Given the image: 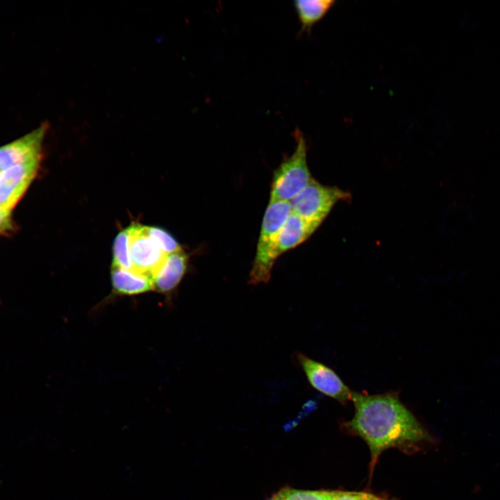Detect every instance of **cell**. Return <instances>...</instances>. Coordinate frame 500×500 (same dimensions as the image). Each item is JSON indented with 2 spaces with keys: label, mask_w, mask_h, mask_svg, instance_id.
<instances>
[{
  "label": "cell",
  "mask_w": 500,
  "mask_h": 500,
  "mask_svg": "<svg viewBox=\"0 0 500 500\" xmlns=\"http://www.w3.org/2000/svg\"><path fill=\"white\" fill-rule=\"evenodd\" d=\"M333 0H297L294 2L299 22L301 32H310L313 26L319 22L333 7Z\"/></svg>",
  "instance_id": "cell-12"
},
{
  "label": "cell",
  "mask_w": 500,
  "mask_h": 500,
  "mask_svg": "<svg viewBox=\"0 0 500 500\" xmlns=\"http://www.w3.org/2000/svg\"><path fill=\"white\" fill-rule=\"evenodd\" d=\"M291 212L289 202H269L265 212L255 258L249 274L251 285L266 283L278 256L279 231Z\"/></svg>",
  "instance_id": "cell-2"
},
{
  "label": "cell",
  "mask_w": 500,
  "mask_h": 500,
  "mask_svg": "<svg viewBox=\"0 0 500 500\" xmlns=\"http://www.w3.org/2000/svg\"><path fill=\"white\" fill-rule=\"evenodd\" d=\"M111 281L117 294L136 295L153 290V284L149 279L113 265Z\"/></svg>",
  "instance_id": "cell-11"
},
{
  "label": "cell",
  "mask_w": 500,
  "mask_h": 500,
  "mask_svg": "<svg viewBox=\"0 0 500 500\" xmlns=\"http://www.w3.org/2000/svg\"><path fill=\"white\" fill-rule=\"evenodd\" d=\"M294 135L296 140L294 152L274 171L269 202H290L314 180L307 163V145L303 133L297 128Z\"/></svg>",
  "instance_id": "cell-3"
},
{
  "label": "cell",
  "mask_w": 500,
  "mask_h": 500,
  "mask_svg": "<svg viewBox=\"0 0 500 500\" xmlns=\"http://www.w3.org/2000/svg\"><path fill=\"white\" fill-rule=\"evenodd\" d=\"M299 215L290 212L278 235V256L306 241L317 228Z\"/></svg>",
  "instance_id": "cell-10"
},
{
  "label": "cell",
  "mask_w": 500,
  "mask_h": 500,
  "mask_svg": "<svg viewBox=\"0 0 500 500\" xmlns=\"http://www.w3.org/2000/svg\"><path fill=\"white\" fill-rule=\"evenodd\" d=\"M10 210L0 208V235H9L16 231Z\"/></svg>",
  "instance_id": "cell-17"
},
{
  "label": "cell",
  "mask_w": 500,
  "mask_h": 500,
  "mask_svg": "<svg viewBox=\"0 0 500 500\" xmlns=\"http://www.w3.org/2000/svg\"><path fill=\"white\" fill-rule=\"evenodd\" d=\"M351 401L355 413L344 426L368 445L371 476L385 450L397 448L412 452L430 439L422 424L394 393L368 394L353 392Z\"/></svg>",
  "instance_id": "cell-1"
},
{
  "label": "cell",
  "mask_w": 500,
  "mask_h": 500,
  "mask_svg": "<svg viewBox=\"0 0 500 500\" xmlns=\"http://www.w3.org/2000/svg\"><path fill=\"white\" fill-rule=\"evenodd\" d=\"M333 500H390L384 497L365 492L338 491Z\"/></svg>",
  "instance_id": "cell-16"
},
{
  "label": "cell",
  "mask_w": 500,
  "mask_h": 500,
  "mask_svg": "<svg viewBox=\"0 0 500 500\" xmlns=\"http://www.w3.org/2000/svg\"><path fill=\"white\" fill-rule=\"evenodd\" d=\"M188 256L182 251L167 255L165 264L153 280V290L162 294L174 291L183 278Z\"/></svg>",
  "instance_id": "cell-9"
},
{
  "label": "cell",
  "mask_w": 500,
  "mask_h": 500,
  "mask_svg": "<svg viewBox=\"0 0 500 500\" xmlns=\"http://www.w3.org/2000/svg\"><path fill=\"white\" fill-rule=\"evenodd\" d=\"M126 228L132 272L153 282L167 255L148 235L145 226L132 224Z\"/></svg>",
  "instance_id": "cell-5"
},
{
  "label": "cell",
  "mask_w": 500,
  "mask_h": 500,
  "mask_svg": "<svg viewBox=\"0 0 500 500\" xmlns=\"http://www.w3.org/2000/svg\"><path fill=\"white\" fill-rule=\"evenodd\" d=\"M47 124L0 147V172L42 153V142L47 130Z\"/></svg>",
  "instance_id": "cell-8"
},
{
  "label": "cell",
  "mask_w": 500,
  "mask_h": 500,
  "mask_svg": "<svg viewBox=\"0 0 500 500\" xmlns=\"http://www.w3.org/2000/svg\"><path fill=\"white\" fill-rule=\"evenodd\" d=\"M296 356L313 388L342 404L351 400L353 392L330 367L301 352Z\"/></svg>",
  "instance_id": "cell-7"
},
{
  "label": "cell",
  "mask_w": 500,
  "mask_h": 500,
  "mask_svg": "<svg viewBox=\"0 0 500 500\" xmlns=\"http://www.w3.org/2000/svg\"><path fill=\"white\" fill-rule=\"evenodd\" d=\"M145 228L148 235L166 255L182 251L181 245L175 238L164 229L147 226Z\"/></svg>",
  "instance_id": "cell-15"
},
{
  "label": "cell",
  "mask_w": 500,
  "mask_h": 500,
  "mask_svg": "<svg viewBox=\"0 0 500 500\" xmlns=\"http://www.w3.org/2000/svg\"><path fill=\"white\" fill-rule=\"evenodd\" d=\"M42 153L0 172V208L10 210L36 176Z\"/></svg>",
  "instance_id": "cell-6"
},
{
  "label": "cell",
  "mask_w": 500,
  "mask_h": 500,
  "mask_svg": "<svg viewBox=\"0 0 500 500\" xmlns=\"http://www.w3.org/2000/svg\"><path fill=\"white\" fill-rule=\"evenodd\" d=\"M337 491H312L291 488L281 490L269 500H333Z\"/></svg>",
  "instance_id": "cell-13"
},
{
  "label": "cell",
  "mask_w": 500,
  "mask_h": 500,
  "mask_svg": "<svg viewBox=\"0 0 500 500\" xmlns=\"http://www.w3.org/2000/svg\"><path fill=\"white\" fill-rule=\"evenodd\" d=\"M349 198L345 191L314 179L289 203L292 212L319 227L338 201Z\"/></svg>",
  "instance_id": "cell-4"
},
{
  "label": "cell",
  "mask_w": 500,
  "mask_h": 500,
  "mask_svg": "<svg viewBox=\"0 0 500 500\" xmlns=\"http://www.w3.org/2000/svg\"><path fill=\"white\" fill-rule=\"evenodd\" d=\"M112 265L132 272L127 228L120 231L114 240L113 262Z\"/></svg>",
  "instance_id": "cell-14"
}]
</instances>
